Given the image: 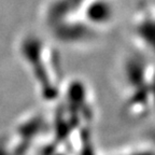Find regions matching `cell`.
Returning <instances> with one entry per match:
<instances>
[]
</instances>
